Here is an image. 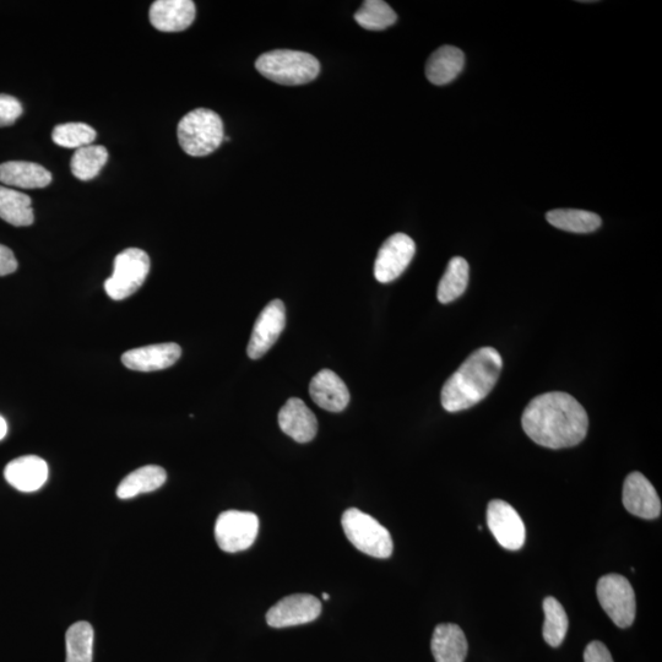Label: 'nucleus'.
Masks as SVG:
<instances>
[{"label":"nucleus","instance_id":"nucleus-1","mask_svg":"<svg viewBox=\"0 0 662 662\" xmlns=\"http://www.w3.org/2000/svg\"><path fill=\"white\" fill-rule=\"evenodd\" d=\"M522 425L531 441L539 446L563 449L584 441L589 417L572 395L551 392L530 401L524 410Z\"/></svg>","mask_w":662,"mask_h":662},{"label":"nucleus","instance_id":"nucleus-2","mask_svg":"<svg viewBox=\"0 0 662 662\" xmlns=\"http://www.w3.org/2000/svg\"><path fill=\"white\" fill-rule=\"evenodd\" d=\"M502 367V356L493 347L476 350L444 384L443 408L448 412H459L481 403L495 388Z\"/></svg>","mask_w":662,"mask_h":662},{"label":"nucleus","instance_id":"nucleus-3","mask_svg":"<svg viewBox=\"0 0 662 662\" xmlns=\"http://www.w3.org/2000/svg\"><path fill=\"white\" fill-rule=\"evenodd\" d=\"M255 68L276 84L297 86L311 83L320 72L316 57L306 52L278 50L262 54Z\"/></svg>","mask_w":662,"mask_h":662},{"label":"nucleus","instance_id":"nucleus-4","mask_svg":"<svg viewBox=\"0 0 662 662\" xmlns=\"http://www.w3.org/2000/svg\"><path fill=\"white\" fill-rule=\"evenodd\" d=\"M177 135L184 153L194 157L210 155L225 139L224 123L214 111L198 108L181 119Z\"/></svg>","mask_w":662,"mask_h":662},{"label":"nucleus","instance_id":"nucleus-5","mask_svg":"<svg viewBox=\"0 0 662 662\" xmlns=\"http://www.w3.org/2000/svg\"><path fill=\"white\" fill-rule=\"evenodd\" d=\"M347 539L358 551L374 558L393 555V539L389 531L376 519L360 509H347L341 519Z\"/></svg>","mask_w":662,"mask_h":662},{"label":"nucleus","instance_id":"nucleus-6","mask_svg":"<svg viewBox=\"0 0 662 662\" xmlns=\"http://www.w3.org/2000/svg\"><path fill=\"white\" fill-rule=\"evenodd\" d=\"M149 255L139 248H128L115 259L113 274L105 282L108 297L123 301L144 285L150 273Z\"/></svg>","mask_w":662,"mask_h":662},{"label":"nucleus","instance_id":"nucleus-7","mask_svg":"<svg viewBox=\"0 0 662 662\" xmlns=\"http://www.w3.org/2000/svg\"><path fill=\"white\" fill-rule=\"evenodd\" d=\"M598 599L612 622L620 628L631 627L636 620V594L627 578L618 574L604 575L598 582Z\"/></svg>","mask_w":662,"mask_h":662},{"label":"nucleus","instance_id":"nucleus-8","mask_svg":"<svg viewBox=\"0 0 662 662\" xmlns=\"http://www.w3.org/2000/svg\"><path fill=\"white\" fill-rule=\"evenodd\" d=\"M259 533V519L251 512L227 510L215 524V539L222 551L237 553L248 550Z\"/></svg>","mask_w":662,"mask_h":662},{"label":"nucleus","instance_id":"nucleus-9","mask_svg":"<svg viewBox=\"0 0 662 662\" xmlns=\"http://www.w3.org/2000/svg\"><path fill=\"white\" fill-rule=\"evenodd\" d=\"M487 524L498 544L506 550L518 551L525 544L523 519L509 503L495 499L488 503Z\"/></svg>","mask_w":662,"mask_h":662},{"label":"nucleus","instance_id":"nucleus-10","mask_svg":"<svg viewBox=\"0 0 662 662\" xmlns=\"http://www.w3.org/2000/svg\"><path fill=\"white\" fill-rule=\"evenodd\" d=\"M416 252L415 242L405 233H395L379 249L374 276L382 284L399 278L409 267Z\"/></svg>","mask_w":662,"mask_h":662},{"label":"nucleus","instance_id":"nucleus-11","mask_svg":"<svg viewBox=\"0 0 662 662\" xmlns=\"http://www.w3.org/2000/svg\"><path fill=\"white\" fill-rule=\"evenodd\" d=\"M286 325L285 305L280 300L268 303L255 320L251 340L248 344V356L252 360L263 357L280 338Z\"/></svg>","mask_w":662,"mask_h":662},{"label":"nucleus","instance_id":"nucleus-12","mask_svg":"<svg viewBox=\"0 0 662 662\" xmlns=\"http://www.w3.org/2000/svg\"><path fill=\"white\" fill-rule=\"evenodd\" d=\"M322 613V604L316 596L296 594L286 596L267 613V623L273 628L301 626L316 621Z\"/></svg>","mask_w":662,"mask_h":662},{"label":"nucleus","instance_id":"nucleus-13","mask_svg":"<svg viewBox=\"0 0 662 662\" xmlns=\"http://www.w3.org/2000/svg\"><path fill=\"white\" fill-rule=\"evenodd\" d=\"M623 504L627 512L642 519L660 517L661 501L651 482L640 472H632L623 485Z\"/></svg>","mask_w":662,"mask_h":662},{"label":"nucleus","instance_id":"nucleus-14","mask_svg":"<svg viewBox=\"0 0 662 662\" xmlns=\"http://www.w3.org/2000/svg\"><path fill=\"white\" fill-rule=\"evenodd\" d=\"M181 355V346L175 343L156 344L127 351L122 363L132 371L155 372L175 365Z\"/></svg>","mask_w":662,"mask_h":662},{"label":"nucleus","instance_id":"nucleus-15","mask_svg":"<svg viewBox=\"0 0 662 662\" xmlns=\"http://www.w3.org/2000/svg\"><path fill=\"white\" fill-rule=\"evenodd\" d=\"M281 431L298 443L313 441L318 432V421L301 399L291 398L279 412Z\"/></svg>","mask_w":662,"mask_h":662},{"label":"nucleus","instance_id":"nucleus-16","mask_svg":"<svg viewBox=\"0 0 662 662\" xmlns=\"http://www.w3.org/2000/svg\"><path fill=\"white\" fill-rule=\"evenodd\" d=\"M195 4L192 0H157L150 8V23L162 32L187 30L195 19Z\"/></svg>","mask_w":662,"mask_h":662},{"label":"nucleus","instance_id":"nucleus-17","mask_svg":"<svg viewBox=\"0 0 662 662\" xmlns=\"http://www.w3.org/2000/svg\"><path fill=\"white\" fill-rule=\"evenodd\" d=\"M309 394L314 403L330 412H340L350 403V392L338 374L322 370L312 378Z\"/></svg>","mask_w":662,"mask_h":662},{"label":"nucleus","instance_id":"nucleus-18","mask_svg":"<svg viewBox=\"0 0 662 662\" xmlns=\"http://www.w3.org/2000/svg\"><path fill=\"white\" fill-rule=\"evenodd\" d=\"M5 480L20 492H35L46 484L48 465L36 455H26L10 461L4 470Z\"/></svg>","mask_w":662,"mask_h":662},{"label":"nucleus","instance_id":"nucleus-19","mask_svg":"<svg viewBox=\"0 0 662 662\" xmlns=\"http://www.w3.org/2000/svg\"><path fill=\"white\" fill-rule=\"evenodd\" d=\"M431 649L436 662H464L468 655V640L457 624H439L434 629Z\"/></svg>","mask_w":662,"mask_h":662},{"label":"nucleus","instance_id":"nucleus-20","mask_svg":"<svg viewBox=\"0 0 662 662\" xmlns=\"http://www.w3.org/2000/svg\"><path fill=\"white\" fill-rule=\"evenodd\" d=\"M0 182L10 187L41 189L50 186L52 175L34 162L9 161L0 165Z\"/></svg>","mask_w":662,"mask_h":662},{"label":"nucleus","instance_id":"nucleus-21","mask_svg":"<svg viewBox=\"0 0 662 662\" xmlns=\"http://www.w3.org/2000/svg\"><path fill=\"white\" fill-rule=\"evenodd\" d=\"M464 64L463 51L454 46H443L428 58L426 77L434 85H447L463 72Z\"/></svg>","mask_w":662,"mask_h":662},{"label":"nucleus","instance_id":"nucleus-22","mask_svg":"<svg viewBox=\"0 0 662 662\" xmlns=\"http://www.w3.org/2000/svg\"><path fill=\"white\" fill-rule=\"evenodd\" d=\"M166 480V471L161 466H144L123 479L117 488V496L121 499H129L154 492L159 490Z\"/></svg>","mask_w":662,"mask_h":662},{"label":"nucleus","instance_id":"nucleus-23","mask_svg":"<svg viewBox=\"0 0 662 662\" xmlns=\"http://www.w3.org/2000/svg\"><path fill=\"white\" fill-rule=\"evenodd\" d=\"M0 219L15 227L34 224V209L29 195L0 186Z\"/></svg>","mask_w":662,"mask_h":662},{"label":"nucleus","instance_id":"nucleus-24","mask_svg":"<svg viewBox=\"0 0 662 662\" xmlns=\"http://www.w3.org/2000/svg\"><path fill=\"white\" fill-rule=\"evenodd\" d=\"M469 264L464 258L450 260L446 273L439 281L437 297L443 305H448L464 295L469 285Z\"/></svg>","mask_w":662,"mask_h":662},{"label":"nucleus","instance_id":"nucleus-25","mask_svg":"<svg viewBox=\"0 0 662 662\" xmlns=\"http://www.w3.org/2000/svg\"><path fill=\"white\" fill-rule=\"evenodd\" d=\"M546 219L556 229L572 233H590L599 229L601 217L591 211L557 209L548 211Z\"/></svg>","mask_w":662,"mask_h":662},{"label":"nucleus","instance_id":"nucleus-26","mask_svg":"<svg viewBox=\"0 0 662 662\" xmlns=\"http://www.w3.org/2000/svg\"><path fill=\"white\" fill-rule=\"evenodd\" d=\"M107 160L108 151L105 146L91 144L75 151L70 167L75 178L88 182L99 176Z\"/></svg>","mask_w":662,"mask_h":662},{"label":"nucleus","instance_id":"nucleus-27","mask_svg":"<svg viewBox=\"0 0 662 662\" xmlns=\"http://www.w3.org/2000/svg\"><path fill=\"white\" fill-rule=\"evenodd\" d=\"M94 636V628L89 622H78L70 626L65 636V644H67L65 662H92Z\"/></svg>","mask_w":662,"mask_h":662},{"label":"nucleus","instance_id":"nucleus-28","mask_svg":"<svg viewBox=\"0 0 662 662\" xmlns=\"http://www.w3.org/2000/svg\"><path fill=\"white\" fill-rule=\"evenodd\" d=\"M357 24L370 31H382L394 25L398 15L383 0H366L355 14Z\"/></svg>","mask_w":662,"mask_h":662},{"label":"nucleus","instance_id":"nucleus-29","mask_svg":"<svg viewBox=\"0 0 662 662\" xmlns=\"http://www.w3.org/2000/svg\"><path fill=\"white\" fill-rule=\"evenodd\" d=\"M545 623L542 634L548 645L553 648L560 647L567 636L569 621L566 611L560 601L552 596L544 600Z\"/></svg>","mask_w":662,"mask_h":662},{"label":"nucleus","instance_id":"nucleus-30","mask_svg":"<svg viewBox=\"0 0 662 662\" xmlns=\"http://www.w3.org/2000/svg\"><path fill=\"white\" fill-rule=\"evenodd\" d=\"M52 139L62 148L78 150L94 143L96 130L85 123L59 124L53 129Z\"/></svg>","mask_w":662,"mask_h":662},{"label":"nucleus","instance_id":"nucleus-31","mask_svg":"<svg viewBox=\"0 0 662 662\" xmlns=\"http://www.w3.org/2000/svg\"><path fill=\"white\" fill-rule=\"evenodd\" d=\"M23 111L18 99L9 95H0V127L12 126L23 115Z\"/></svg>","mask_w":662,"mask_h":662},{"label":"nucleus","instance_id":"nucleus-32","mask_svg":"<svg viewBox=\"0 0 662 662\" xmlns=\"http://www.w3.org/2000/svg\"><path fill=\"white\" fill-rule=\"evenodd\" d=\"M585 662H613L610 650L601 642H591L585 649Z\"/></svg>","mask_w":662,"mask_h":662},{"label":"nucleus","instance_id":"nucleus-33","mask_svg":"<svg viewBox=\"0 0 662 662\" xmlns=\"http://www.w3.org/2000/svg\"><path fill=\"white\" fill-rule=\"evenodd\" d=\"M16 269H18V260H16L12 249L0 244V276L13 274Z\"/></svg>","mask_w":662,"mask_h":662},{"label":"nucleus","instance_id":"nucleus-34","mask_svg":"<svg viewBox=\"0 0 662 662\" xmlns=\"http://www.w3.org/2000/svg\"><path fill=\"white\" fill-rule=\"evenodd\" d=\"M8 433L7 421H5L3 416H0V441H2Z\"/></svg>","mask_w":662,"mask_h":662},{"label":"nucleus","instance_id":"nucleus-35","mask_svg":"<svg viewBox=\"0 0 662 662\" xmlns=\"http://www.w3.org/2000/svg\"><path fill=\"white\" fill-rule=\"evenodd\" d=\"M323 599H324L325 601H328V600H329V595H328V594H323Z\"/></svg>","mask_w":662,"mask_h":662}]
</instances>
